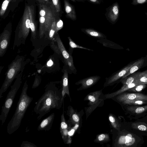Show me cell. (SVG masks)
Here are the masks:
<instances>
[{
    "mask_svg": "<svg viewBox=\"0 0 147 147\" xmlns=\"http://www.w3.org/2000/svg\"><path fill=\"white\" fill-rule=\"evenodd\" d=\"M128 110L133 113L140 114L147 110V105L143 106H134L127 107Z\"/></svg>",
    "mask_w": 147,
    "mask_h": 147,
    "instance_id": "83f0119b",
    "label": "cell"
},
{
    "mask_svg": "<svg viewBox=\"0 0 147 147\" xmlns=\"http://www.w3.org/2000/svg\"><path fill=\"white\" fill-rule=\"evenodd\" d=\"M53 6L57 14L59 15L61 11V6L60 0H51Z\"/></svg>",
    "mask_w": 147,
    "mask_h": 147,
    "instance_id": "d590c367",
    "label": "cell"
},
{
    "mask_svg": "<svg viewBox=\"0 0 147 147\" xmlns=\"http://www.w3.org/2000/svg\"><path fill=\"white\" fill-rule=\"evenodd\" d=\"M40 4L53 6L51 0H36Z\"/></svg>",
    "mask_w": 147,
    "mask_h": 147,
    "instance_id": "ab89813d",
    "label": "cell"
},
{
    "mask_svg": "<svg viewBox=\"0 0 147 147\" xmlns=\"http://www.w3.org/2000/svg\"><path fill=\"white\" fill-rule=\"evenodd\" d=\"M81 31L88 36L99 39L107 38L102 33L92 28H82Z\"/></svg>",
    "mask_w": 147,
    "mask_h": 147,
    "instance_id": "603a6c76",
    "label": "cell"
},
{
    "mask_svg": "<svg viewBox=\"0 0 147 147\" xmlns=\"http://www.w3.org/2000/svg\"><path fill=\"white\" fill-rule=\"evenodd\" d=\"M55 116V113H53L43 119L38 126L37 130L46 131L50 129L54 121Z\"/></svg>",
    "mask_w": 147,
    "mask_h": 147,
    "instance_id": "e0dca14e",
    "label": "cell"
},
{
    "mask_svg": "<svg viewBox=\"0 0 147 147\" xmlns=\"http://www.w3.org/2000/svg\"><path fill=\"white\" fill-rule=\"evenodd\" d=\"M68 72L66 69L64 70L63 74L62 77V89L61 93L62 97L64 98L65 96L67 94L70 98V94L68 83Z\"/></svg>",
    "mask_w": 147,
    "mask_h": 147,
    "instance_id": "44dd1931",
    "label": "cell"
},
{
    "mask_svg": "<svg viewBox=\"0 0 147 147\" xmlns=\"http://www.w3.org/2000/svg\"><path fill=\"white\" fill-rule=\"evenodd\" d=\"M101 77L98 76H90L80 80L76 82V85H81L78 88L77 91H80L87 89L96 84L100 79Z\"/></svg>",
    "mask_w": 147,
    "mask_h": 147,
    "instance_id": "4fadbf2b",
    "label": "cell"
},
{
    "mask_svg": "<svg viewBox=\"0 0 147 147\" xmlns=\"http://www.w3.org/2000/svg\"><path fill=\"white\" fill-rule=\"evenodd\" d=\"M84 113L83 110L78 112L72 106H68L67 115L69 117L67 122L69 127L71 128L73 127H75L77 125L80 129L82 125V117Z\"/></svg>",
    "mask_w": 147,
    "mask_h": 147,
    "instance_id": "8fae6325",
    "label": "cell"
},
{
    "mask_svg": "<svg viewBox=\"0 0 147 147\" xmlns=\"http://www.w3.org/2000/svg\"><path fill=\"white\" fill-rule=\"evenodd\" d=\"M61 92L53 84L48 85L43 95L35 103L34 111L38 115L37 119L43 116L53 109H60L63 101Z\"/></svg>",
    "mask_w": 147,
    "mask_h": 147,
    "instance_id": "6da1fadb",
    "label": "cell"
},
{
    "mask_svg": "<svg viewBox=\"0 0 147 147\" xmlns=\"http://www.w3.org/2000/svg\"><path fill=\"white\" fill-rule=\"evenodd\" d=\"M12 0H4L3 2L0 10V16H3L4 14L7 9L11 1Z\"/></svg>",
    "mask_w": 147,
    "mask_h": 147,
    "instance_id": "836d02e7",
    "label": "cell"
},
{
    "mask_svg": "<svg viewBox=\"0 0 147 147\" xmlns=\"http://www.w3.org/2000/svg\"><path fill=\"white\" fill-rule=\"evenodd\" d=\"M146 32H147V30H146Z\"/></svg>",
    "mask_w": 147,
    "mask_h": 147,
    "instance_id": "bcb514c9",
    "label": "cell"
},
{
    "mask_svg": "<svg viewBox=\"0 0 147 147\" xmlns=\"http://www.w3.org/2000/svg\"><path fill=\"white\" fill-rule=\"evenodd\" d=\"M136 72H135L123 78L120 80V82L123 85H127L136 80Z\"/></svg>",
    "mask_w": 147,
    "mask_h": 147,
    "instance_id": "f546056e",
    "label": "cell"
},
{
    "mask_svg": "<svg viewBox=\"0 0 147 147\" xmlns=\"http://www.w3.org/2000/svg\"><path fill=\"white\" fill-rule=\"evenodd\" d=\"M145 14L146 15V16L147 18V12H145Z\"/></svg>",
    "mask_w": 147,
    "mask_h": 147,
    "instance_id": "f6af8a7d",
    "label": "cell"
},
{
    "mask_svg": "<svg viewBox=\"0 0 147 147\" xmlns=\"http://www.w3.org/2000/svg\"><path fill=\"white\" fill-rule=\"evenodd\" d=\"M65 10L67 16L73 20L76 19V15L74 6L67 0H64Z\"/></svg>",
    "mask_w": 147,
    "mask_h": 147,
    "instance_id": "7402d4cb",
    "label": "cell"
},
{
    "mask_svg": "<svg viewBox=\"0 0 147 147\" xmlns=\"http://www.w3.org/2000/svg\"><path fill=\"white\" fill-rule=\"evenodd\" d=\"M105 100L102 89L90 92L86 95L84 99L88 101V106L84 108L86 119L96 108L103 106Z\"/></svg>",
    "mask_w": 147,
    "mask_h": 147,
    "instance_id": "ba28073f",
    "label": "cell"
},
{
    "mask_svg": "<svg viewBox=\"0 0 147 147\" xmlns=\"http://www.w3.org/2000/svg\"><path fill=\"white\" fill-rule=\"evenodd\" d=\"M147 101L141 100L124 101L121 102L123 105H128L133 106H140L147 103Z\"/></svg>",
    "mask_w": 147,
    "mask_h": 147,
    "instance_id": "d6a6232c",
    "label": "cell"
},
{
    "mask_svg": "<svg viewBox=\"0 0 147 147\" xmlns=\"http://www.w3.org/2000/svg\"><path fill=\"white\" fill-rule=\"evenodd\" d=\"M61 120L60 130L62 138L65 144H70L71 140L69 134V131L71 128L65 121L63 111L61 117Z\"/></svg>",
    "mask_w": 147,
    "mask_h": 147,
    "instance_id": "9a60e30c",
    "label": "cell"
},
{
    "mask_svg": "<svg viewBox=\"0 0 147 147\" xmlns=\"http://www.w3.org/2000/svg\"><path fill=\"white\" fill-rule=\"evenodd\" d=\"M136 81L138 84H147V69L136 72Z\"/></svg>",
    "mask_w": 147,
    "mask_h": 147,
    "instance_id": "484cf974",
    "label": "cell"
},
{
    "mask_svg": "<svg viewBox=\"0 0 147 147\" xmlns=\"http://www.w3.org/2000/svg\"><path fill=\"white\" fill-rule=\"evenodd\" d=\"M39 36L40 38L49 31L54 20L59 16L53 6L39 4Z\"/></svg>",
    "mask_w": 147,
    "mask_h": 147,
    "instance_id": "3957f363",
    "label": "cell"
},
{
    "mask_svg": "<svg viewBox=\"0 0 147 147\" xmlns=\"http://www.w3.org/2000/svg\"><path fill=\"white\" fill-rule=\"evenodd\" d=\"M97 42L102 44L104 47H105L117 49H124L122 47L107 39V38L99 39L97 40Z\"/></svg>",
    "mask_w": 147,
    "mask_h": 147,
    "instance_id": "cb8c5ba5",
    "label": "cell"
},
{
    "mask_svg": "<svg viewBox=\"0 0 147 147\" xmlns=\"http://www.w3.org/2000/svg\"><path fill=\"white\" fill-rule=\"evenodd\" d=\"M59 19L58 16L56 17L53 21L50 28L48 31L49 38L52 39L56 34V27L57 21Z\"/></svg>",
    "mask_w": 147,
    "mask_h": 147,
    "instance_id": "4dcf8cb0",
    "label": "cell"
},
{
    "mask_svg": "<svg viewBox=\"0 0 147 147\" xmlns=\"http://www.w3.org/2000/svg\"><path fill=\"white\" fill-rule=\"evenodd\" d=\"M53 62L52 60L50 59L47 62V65L48 66H51L53 65Z\"/></svg>",
    "mask_w": 147,
    "mask_h": 147,
    "instance_id": "b9f144b4",
    "label": "cell"
},
{
    "mask_svg": "<svg viewBox=\"0 0 147 147\" xmlns=\"http://www.w3.org/2000/svg\"><path fill=\"white\" fill-rule=\"evenodd\" d=\"M119 7L118 3H114L110 7L108 16L110 21L115 23L117 21L119 16Z\"/></svg>",
    "mask_w": 147,
    "mask_h": 147,
    "instance_id": "d6986e66",
    "label": "cell"
},
{
    "mask_svg": "<svg viewBox=\"0 0 147 147\" xmlns=\"http://www.w3.org/2000/svg\"><path fill=\"white\" fill-rule=\"evenodd\" d=\"M138 84L135 81L132 83L127 85H123V86L119 90L112 92L104 94V96L105 100L108 99H111L121 93L123 92L126 91H127L129 89L134 87L135 86L138 85Z\"/></svg>",
    "mask_w": 147,
    "mask_h": 147,
    "instance_id": "ffe728a7",
    "label": "cell"
},
{
    "mask_svg": "<svg viewBox=\"0 0 147 147\" xmlns=\"http://www.w3.org/2000/svg\"><path fill=\"white\" fill-rule=\"evenodd\" d=\"M111 132L112 134V146L127 147L133 146L136 143L134 135L131 133L127 132L124 130L118 131L111 128Z\"/></svg>",
    "mask_w": 147,
    "mask_h": 147,
    "instance_id": "8992f818",
    "label": "cell"
},
{
    "mask_svg": "<svg viewBox=\"0 0 147 147\" xmlns=\"http://www.w3.org/2000/svg\"><path fill=\"white\" fill-rule=\"evenodd\" d=\"M28 88V84L26 81L23 87L15 112L7 126V132L9 134H12L19 128L25 114L33 99V98L27 94Z\"/></svg>",
    "mask_w": 147,
    "mask_h": 147,
    "instance_id": "7a4b0ae2",
    "label": "cell"
},
{
    "mask_svg": "<svg viewBox=\"0 0 147 147\" xmlns=\"http://www.w3.org/2000/svg\"><path fill=\"white\" fill-rule=\"evenodd\" d=\"M29 10L30 18V29L32 36L35 39L36 35L37 24L35 20L34 7L32 5H29Z\"/></svg>",
    "mask_w": 147,
    "mask_h": 147,
    "instance_id": "ac0fdd59",
    "label": "cell"
},
{
    "mask_svg": "<svg viewBox=\"0 0 147 147\" xmlns=\"http://www.w3.org/2000/svg\"><path fill=\"white\" fill-rule=\"evenodd\" d=\"M24 63L23 57L19 56L9 65L5 80L0 89V98L3 97V93L7 90L15 78L23 70Z\"/></svg>",
    "mask_w": 147,
    "mask_h": 147,
    "instance_id": "277c9868",
    "label": "cell"
},
{
    "mask_svg": "<svg viewBox=\"0 0 147 147\" xmlns=\"http://www.w3.org/2000/svg\"><path fill=\"white\" fill-rule=\"evenodd\" d=\"M30 18L29 10V5L25 6L23 16L18 25L17 30H16L14 44L17 41L23 44L28 37L30 29Z\"/></svg>",
    "mask_w": 147,
    "mask_h": 147,
    "instance_id": "52a82bcc",
    "label": "cell"
},
{
    "mask_svg": "<svg viewBox=\"0 0 147 147\" xmlns=\"http://www.w3.org/2000/svg\"><path fill=\"white\" fill-rule=\"evenodd\" d=\"M108 119L111 128L119 131L121 129V124L118 119L113 114L110 113L108 115Z\"/></svg>",
    "mask_w": 147,
    "mask_h": 147,
    "instance_id": "d4e9b609",
    "label": "cell"
},
{
    "mask_svg": "<svg viewBox=\"0 0 147 147\" xmlns=\"http://www.w3.org/2000/svg\"><path fill=\"white\" fill-rule=\"evenodd\" d=\"M74 2L78 1V2H84L86 1V0H71Z\"/></svg>",
    "mask_w": 147,
    "mask_h": 147,
    "instance_id": "ee69618b",
    "label": "cell"
},
{
    "mask_svg": "<svg viewBox=\"0 0 147 147\" xmlns=\"http://www.w3.org/2000/svg\"><path fill=\"white\" fill-rule=\"evenodd\" d=\"M11 31L4 29L0 36V56L3 57L6 52L9 45Z\"/></svg>",
    "mask_w": 147,
    "mask_h": 147,
    "instance_id": "5bb4252c",
    "label": "cell"
},
{
    "mask_svg": "<svg viewBox=\"0 0 147 147\" xmlns=\"http://www.w3.org/2000/svg\"><path fill=\"white\" fill-rule=\"evenodd\" d=\"M41 81V80L39 77H36L35 78L34 81L32 86V88H35L38 87Z\"/></svg>",
    "mask_w": 147,
    "mask_h": 147,
    "instance_id": "60d3db41",
    "label": "cell"
},
{
    "mask_svg": "<svg viewBox=\"0 0 147 147\" xmlns=\"http://www.w3.org/2000/svg\"><path fill=\"white\" fill-rule=\"evenodd\" d=\"M21 147H36V146L33 143L28 141H23L21 144Z\"/></svg>",
    "mask_w": 147,
    "mask_h": 147,
    "instance_id": "74e56055",
    "label": "cell"
},
{
    "mask_svg": "<svg viewBox=\"0 0 147 147\" xmlns=\"http://www.w3.org/2000/svg\"><path fill=\"white\" fill-rule=\"evenodd\" d=\"M147 66V54L136 61L127 72L123 77L124 78L136 72L139 69Z\"/></svg>",
    "mask_w": 147,
    "mask_h": 147,
    "instance_id": "2e32d148",
    "label": "cell"
},
{
    "mask_svg": "<svg viewBox=\"0 0 147 147\" xmlns=\"http://www.w3.org/2000/svg\"><path fill=\"white\" fill-rule=\"evenodd\" d=\"M110 141L109 135L107 133H102L97 135L94 142L95 143L102 144Z\"/></svg>",
    "mask_w": 147,
    "mask_h": 147,
    "instance_id": "4316f807",
    "label": "cell"
},
{
    "mask_svg": "<svg viewBox=\"0 0 147 147\" xmlns=\"http://www.w3.org/2000/svg\"><path fill=\"white\" fill-rule=\"evenodd\" d=\"M90 2L96 4H99L100 2L98 0H88Z\"/></svg>",
    "mask_w": 147,
    "mask_h": 147,
    "instance_id": "7bdbcfd3",
    "label": "cell"
},
{
    "mask_svg": "<svg viewBox=\"0 0 147 147\" xmlns=\"http://www.w3.org/2000/svg\"><path fill=\"white\" fill-rule=\"evenodd\" d=\"M58 47L64 58L67 70L69 74H76L77 70L74 65L73 58L71 55L66 49L58 34L55 38Z\"/></svg>",
    "mask_w": 147,
    "mask_h": 147,
    "instance_id": "9c48e42d",
    "label": "cell"
},
{
    "mask_svg": "<svg viewBox=\"0 0 147 147\" xmlns=\"http://www.w3.org/2000/svg\"><path fill=\"white\" fill-rule=\"evenodd\" d=\"M22 71L18 75L13 84L11 86V89L5 98L4 103L2 107L0 120L2 125L5 122L10 109L13 103L14 100L18 91L22 83Z\"/></svg>",
    "mask_w": 147,
    "mask_h": 147,
    "instance_id": "5b68a950",
    "label": "cell"
},
{
    "mask_svg": "<svg viewBox=\"0 0 147 147\" xmlns=\"http://www.w3.org/2000/svg\"><path fill=\"white\" fill-rule=\"evenodd\" d=\"M136 61H132L123 68L113 73L110 76L105 78L104 88L112 86L116 83L120 81L121 79L127 72L129 69L134 64Z\"/></svg>",
    "mask_w": 147,
    "mask_h": 147,
    "instance_id": "30bf717a",
    "label": "cell"
},
{
    "mask_svg": "<svg viewBox=\"0 0 147 147\" xmlns=\"http://www.w3.org/2000/svg\"><path fill=\"white\" fill-rule=\"evenodd\" d=\"M147 3V0H132L131 4L136 5Z\"/></svg>",
    "mask_w": 147,
    "mask_h": 147,
    "instance_id": "f35d334b",
    "label": "cell"
},
{
    "mask_svg": "<svg viewBox=\"0 0 147 147\" xmlns=\"http://www.w3.org/2000/svg\"><path fill=\"white\" fill-rule=\"evenodd\" d=\"M111 99L119 103L126 100H141L147 101V95L140 93L123 92Z\"/></svg>",
    "mask_w": 147,
    "mask_h": 147,
    "instance_id": "7c38bea8",
    "label": "cell"
},
{
    "mask_svg": "<svg viewBox=\"0 0 147 147\" xmlns=\"http://www.w3.org/2000/svg\"><path fill=\"white\" fill-rule=\"evenodd\" d=\"M146 84H138L129 89L127 91L132 92H141L146 88L147 86Z\"/></svg>",
    "mask_w": 147,
    "mask_h": 147,
    "instance_id": "e575fe53",
    "label": "cell"
},
{
    "mask_svg": "<svg viewBox=\"0 0 147 147\" xmlns=\"http://www.w3.org/2000/svg\"><path fill=\"white\" fill-rule=\"evenodd\" d=\"M63 26V23L62 21L59 18L57 20L56 27V34L57 33L58 31L61 29Z\"/></svg>",
    "mask_w": 147,
    "mask_h": 147,
    "instance_id": "8d00e7d4",
    "label": "cell"
},
{
    "mask_svg": "<svg viewBox=\"0 0 147 147\" xmlns=\"http://www.w3.org/2000/svg\"><path fill=\"white\" fill-rule=\"evenodd\" d=\"M132 127L135 129L147 132V124L144 123L136 122L132 123Z\"/></svg>",
    "mask_w": 147,
    "mask_h": 147,
    "instance_id": "1f68e13d",
    "label": "cell"
},
{
    "mask_svg": "<svg viewBox=\"0 0 147 147\" xmlns=\"http://www.w3.org/2000/svg\"><path fill=\"white\" fill-rule=\"evenodd\" d=\"M68 39L69 40V52L71 55H72L74 48H79L92 51H93V50L92 49H90L81 46L76 44L69 36L68 37Z\"/></svg>",
    "mask_w": 147,
    "mask_h": 147,
    "instance_id": "f1b7e54d",
    "label": "cell"
}]
</instances>
